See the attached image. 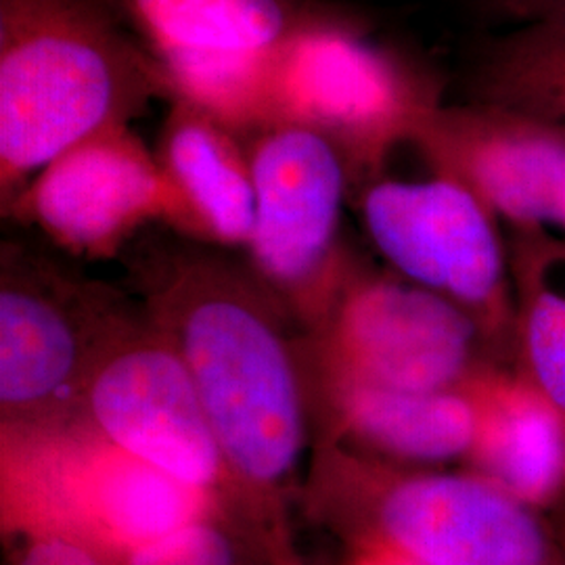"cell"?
Returning a JSON list of instances; mask_svg holds the SVG:
<instances>
[{
    "label": "cell",
    "instance_id": "2",
    "mask_svg": "<svg viewBox=\"0 0 565 565\" xmlns=\"http://www.w3.org/2000/svg\"><path fill=\"white\" fill-rule=\"evenodd\" d=\"M170 93L105 0H0V202L109 126Z\"/></svg>",
    "mask_w": 565,
    "mask_h": 565
},
{
    "label": "cell",
    "instance_id": "3",
    "mask_svg": "<svg viewBox=\"0 0 565 565\" xmlns=\"http://www.w3.org/2000/svg\"><path fill=\"white\" fill-rule=\"evenodd\" d=\"M224 503L105 438L82 413L0 422V524L9 536L60 539L109 565Z\"/></svg>",
    "mask_w": 565,
    "mask_h": 565
},
{
    "label": "cell",
    "instance_id": "1",
    "mask_svg": "<svg viewBox=\"0 0 565 565\" xmlns=\"http://www.w3.org/2000/svg\"><path fill=\"white\" fill-rule=\"evenodd\" d=\"M216 247L162 243L137 258L145 319L186 364L223 459L231 505L285 543V503L302 459L310 406L289 321L249 266Z\"/></svg>",
    "mask_w": 565,
    "mask_h": 565
},
{
    "label": "cell",
    "instance_id": "6",
    "mask_svg": "<svg viewBox=\"0 0 565 565\" xmlns=\"http://www.w3.org/2000/svg\"><path fill=\"white\" fill-rule=\"evenodd\" d=\"M436 107L401 63L361 34L303 15L270 67V121L308 128L335 145L350 174L373 170L413 141Z\"/></svg>",
    "mask_w": 565,
    "mask_h": 565
},
{
    "label": "cell",
    "instance_id": "9",
    "mask_svg": "<svg viewBox=\"0 0 565 565\" xmlns=\"http://www.w3.org/2000/svg\"><path fill=\"white\" fill-rule=\"evenodd\" d=\"M81 413L142 463L231 505L228 476L193 377L147 319L126 324L107 343L90 371Z\"/></svg>",
    "mask_w": 565,
    "mask_h": 565
},
{
    "label": "cell",
    "instance_id": "21",
    "mask_svg": "<svg viewBox=\"0 0 565 565\" xmlns=\"http://www.w3.org/2000/svg\"><path fill=\"white\" fill-rule=\"evenodd\" d=\"M343 565H424L394 546L375 539H354L350 557Z\"/></svg>",
    "mask_w": 565,
    "mask_h": 565
},
{
    "label": "cell",
    "instance_id": "20",
    "mask_svg": "<svg viewBox=\"0 0 565 565\" xmlns=\"http://www.w3.org/2000/svg\"><path fill=\"white\" fill-rule=\"evenodd\" d=\"M15 565H109L93 551L60 539H30Z\"/></svg>",
    "mask_w": 565,
    "mask_h": 565
},
{
    "label": "cell",
    "instance_id": "13",
    "mask_svg": "<svg viewBox=\"0 0 565 565\" xmlns=\"http://www.w3.org/2000/svg\"><path fill=\"white\" fill-rule=\"evenodd\" d=\"M413 142L438 174L461 182L488 210L565 228V139L536 118L436 105Z\"/></svg>",
    "mask_w": 565,
    "mask_h": 565
},
{
    "label": "cell",
    "instance_id": "5",
    "mask_svg": "<svg viewBox=\"0 0 565 565\" xmlns=\"http://www.w3.org/2000/svg\"><path fill=\"white\" fill-rule=\"evenodd\" d=\"M243 139L256 189L247 266L308 333L354 268L340 243L350 168L335 145L296 124L270 121Z\"/></svg>",
    "mask_w": 565,
    "mask_h": 565
},
{
    "label": "cell",
    "instance_id": "12",
    "mask_svg": "<svg viewBox=\"0 0 565 565\" xmlns=\"http://www.w3.org/2000/svg\"><path fill=\"white\" fill-rule=\"evenodd\" d=\"M371 242L408 281L497 324L505 315L503 254L488 207L461 182L384 181L363 198Z\"/></svg>",
    "mask_w": 565,
    "mask_h": 565
},
{
    "label": "cell",
    "instance_id": "19",
    "mask_svg": "<svg viewBox=\"0 0 565 565\" xmlns=\"http://www.w3.org/2000/svg\"><path fill=\"white\" fill-rule=\"evenodd\" d=\"M221 520L182 525L141 546L126 565H239L235 545Z\"/></svg>",
    "mask_w": 565,
    "mask_h": 565
},
{
    "label": "cell",
    "instance_id": "17",
    "mask_svg": "<svg viewBox=\"0 0 565 565\" xmlns=\"http://www.w3.org/2000/svg\"><path fill=\"white\" fill-rule=\"evenodd\" d=\"M490 86L503 109L565 121V21L505 49Z\"/></svg>",
    "mask_w": 565,
    "mask_h": 565
},
{
    "label": "cell",
    "instance_id": "15",
    "mask_svg": "<svg viewBox=\"0 0 565 565\" xmlns=\"http://www.w3.org/2000/svg\"><path fill=\"white\" fill-rule=\"evenodd\" d=\"M321 440L417 463L467 457L476 417L463 392H403L363 384H306Z\"/></svg>",
    "mask_w": 565,
    "mask_h": 565
},
{
    "label": "cell",
    "instance_id": "7",
    "mask_svg": "<svg viewBox=\"0 0 565 565\" xmlns=\"http://www.w3.org/2000/svg\"><path fill=\"white\" fill-rule=\"evenodd\" d=\"M473 340V319L457 303L352 268L298 354L306 384L448 392L476 371Z\"/></svg>",
    "mask_w": 565,
    "mask_h": 565
},
{
    "label": "cell",
    "instance_id": "16",
    "mask_svg": "<svg viewBox=\"0 0 565 565\" xmlns=\"http://www.w3.org/2000/svg\"><path fill=\"white\" fill-rule=\"evenodd\" d=\"M459 390L476 417L469 459L476 473L527 507L565 488V413L534 380L473 371Z\"/></svg>",
    "mask_w": 565,
    "mask_h": 565
},
{
    "label": "cell",
    "instance_id": "10",
    "mask_svg": "<svg viewBox=\"0 0 565 565\" xmlns=\"http://www.w3.org/2000/svg\"><path fill=\"white\" fill-rule=\"evenodd\" d=\"M82 285L63 279L21 245L2 247L0 282V422L81 413L84 390L103 350L126 327L95 324L76 308Z\"/></svg>",
    "mask_w": 565,
    "mask_h": 565
},
{
    "label": "cell",
    "instance_id": "11",
    "mask_svg": "<svg viewBox=\"0 0 565 565\" xmlns=\"http://www.w3.org/2000/svg\"><path fill=\"white\" fill-rule=\"evenodd\" d=\"M63 252L107 260L149 224L168 223L170 198L156 151L130 124L72 145L2 210Z\"/></svg>",
    "mask_w": 565,
    "mask_h": 565
},
{
    "label": "cell",
    "instance_id": "8",
    "mask_svg": "<svg viewBox=\"0 0 565 565\" xmlns=\"http://www.w3.org/2000/svg\"><path fill=\"white\" fill-rule=\"evenodd\" d=\"M162 70L170 102L239 135L270 124V67L300 0H105Z\"/></svg>",
    "mask_w": 565,
    "mask_h": 565
},
{
    "label": "cell",
    "instance_id": "4",
    "mask_svg": "<svg viewBox=\"0 0 565 565\" xmlns=\"http://www.w3.org/2000/svg\"><path fill=\"white\" fill-rule=\"evenodd\" d=\"M308 494L424 565H565L532 507L480 473H415L317 438Z\"/></svg>",
    "mask_w": 565,
    "mask_h": 565
},
{
    "label": "cell",
    "instance_id": "18",
    "mask_svg": "<svg viewBox=\"0 0 565 565\" xmlns=\"http://www.w3.org/2000/svg\"><path fill=\"white\" fill-rule=\"evenodd\" d=\"M525 352L532 380L565 413V275L564 285L546 277L527 306Z\"/></svg>",
    "mask_w": 565,
    "mask_h": 565
},
{
    "label": "cell",
    "instance_id": "14",
    "mask_svg": "<svg viewBox=\"0 0 565 565\" xmlns=\"http://www.w3.org/2000/svg\"><path fill=\"white\" fill-rule=\"evenodd\" d=\"M153 151L170 198L166 226L189 242L245 249L256 189L243 135L172 99Z\"/></svg>",
    "mask_w": 565,
    "mask_h": 565
}]
</instances>
